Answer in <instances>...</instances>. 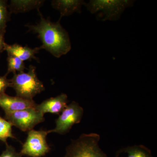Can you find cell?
Listing matches in <instances>:
<instances>
[{
	"label": "cell",
	"instance_id": "1",
	"mask_svg": "<svg viewBox=\"0 0 157 157\" xmlns=\"http://www.w3.org/2000/svg\"><path fill=\"white\" fill-rule=\"evenodd\" d=\"M39 22L35 25H28L26 26L29 30L38 35L42 43L39 47L40 50L45 49L56 58L67 54L71 49V42L67 32L59 21L52 22L44 18L39 12Z\"/></svg>",
	"mask_w": 157,
	"mask_h": 157
},
{
	"label": "cell",
	"instance_id": "2",
	"mask_svg": "<svg viewBox=\"0 0 157 157\" xmlns=\"http://www.w3.org/2000/svg\"><path fill=\"white\" fill-rule=\"evenodd\" d=\"M10 81V86L14 89L17 96L33 100L36 95L45 90L44 84L37 77L36 67L30 65L27 73H14Z\"/></svg>",
	"mask_w": 157,
	"mask_h": 157
},
{
	"label": "cell",
	"instance_id": "3",
	"mask_svg": "<svg viewBox=\"0 0 157 157\" xmlns=\"http://www.w3.org/2000/svg\"><path fill=\"white\" fill-rule=\"evenodd\" d=\"M100 139V135L97 133L82 134L71 140L64 157H108L99 146Z\"/></svg>",
	"mask_w": 157,
	"mask_h": 157
},
{
	"label": "cell",
	"instance_id": "4",
	"mask_svg": "<svg viewBox=\"0 0 157 157\" xmlns=\"http://www.w3.org/2000/svg\"><path fill=\"white\" fill-rule=\"evenodd\" d=\"M84 110L79 104L73 101L59 114L56 121V127L48 131V134L56 133L63 135L67 134L76 124L80 122L83 115Z\"/></svg>",
	"mask_w": 157,
	"mask_h": 157
},
{
	"label": "cell",
	"instance_id": "5",
	"mask_svg": "<svg viewBox=\"0 0 157 157\" xmlns=\"http://www.w3.org/2000/svg\"><path fill=\"white\" fill-rule=\"evenodd\" d=\"M36 108V107H35ZM35 108H29L5 114V119L24 132H29L45 121L44 114Z\"/></svg>",
	"mask_w": 157,
	"mask_h": 157
},
{
	"label": "cell",
	"instance_id": "6",
	"mask_svg": "<svg viewBox=\"0 0 157 157\" xmlns=\"http://www.w3.org/2000/svg\"><path fill=\"white\" fill-rule=\"evenodd\" d=\"M48 131H29L25 142L23 144L20 151L22 155L31 157H41L50 151V147L46 141Z\"/></svg>",
	"mask_w": 157,
	"mask_h": 157
},
{
	"label": "cell",
	"instance_id": "7",
	"mask_svg": "<svg viewBox=\"0 0 157 157\" xmlns=\"http://www.w3.org/2000/svg\"><path fill=\"white\" fill-rule=\"evenodd\" d=\"M131 1L117 0L91 1L85 4L92 13L101 11L104 14L103 20H115L121 16L126 7L130 6Z\"/></svg>",
	"mask_w": 157,
	"mask_h": 157
},
{
	"label": "cell",
	"instance_id": "8",
	"mask_svg": "<svg viewBox=\"0 0 157 157\" xmlns=\"http://www.w3.org/2000/svg\"><path fill=\"white\" fill-rule=\"evenodd\" d=\"M37 105L33 100H27L17 96L12 97L6 93L0 94V107L5 114L29 108H35Z\"/></svg>",
	"mask_w": 157,
	"mask_h": 157
},
{
	"label": "cell",
	"instance_id": "9",
	"mask_svg": "<svg viewBox=\"0 0 157 157\" xmlns=\"http://www.w3.org/2000/svg\"><path fill=\"white\" fill-rule=\"evenodd\" d=\"M67 96L66 94H62L37 104L35 108L43 114L47 113L60 114L67 106Z\"/></svg>",
	"mask_w": 157,
	"mask_h": 157
},
{
	"label": "cell",
	"instance_id": "10",
	"mask_svg": "<svg viewBox=\"0 0 157 157\" xmlns=\"http://www.w3.org/2000/svg\"><path fill=\"white\" fill-rule=\"evenodd\" d=\"M39 50V47L32 48L17 44L9 45L6 43L4 48V51H6L8 54L17 57L23 62L29 60H37L36 57L35 55Z\"/></svg>",
	"mask_w": 157,
	"mask_h": 157
},
{
	"label": "cell",
	"instance_id": "11",
	"mask_svg": "<svg viewBox=\"0 0 157 157\" xmlns=\"http://www.w3.org/2000/svg\"><path fill=\"white\" fill-rule=\"evenodd\" d=\"M51 3L54 9L59 11L61 18L80 12L82 6L85 4L84 1L78 0H54Z\"/></svg>",
	"mask_w": 157,
	"mask_h": 157
},
{
	"label": "cell",
	"instance_id": "12",
	"mask_svg": "<svg viewBox=\"0 0 157 157\" xmlns=\"http://www.w3.org/2000/svg\"><path fill=\"white\" fill-rule=\"evenodd\" d=\"M44 2L42 0H12L8 8L11 13H25L35 9L39 10Z\"/></svg>",
	"mask_w": 157,
	"mask_h": 157
},
{
	"label": "cell",
	"instance_id": "13",
	"mask_svg": "<svg viewBox=\"0 0 157 157\" xmlns=\"http://www.w3.org/2000/svg\"><path fill=\"white\" fill-rule=\"evenodd\" d=\"M122 153L126 154V157H154L150 150L143 145H134L122 149L118 154Z\"/></svg>",
	"mask_w": 157,
	"mask_h": 157
},
{
	"label": "cell",
	"instance_id": "14",
	"mask_svg": "<svg viewBox=\"0 0 157 157\" xmlns=\"http://www.w3.org/2000/svg\"><path fill=\"white\" fill-rule=\"evenodd\" d=\"M8 62V70L6 75H8L9 73H18L24 72L26 69L25 64L23 61L17 57L13 56L11 55L8 54L7 58Z\"/></svg>",
	"mask_w": 157,
	"mask_h": 157
},
{
	"label": "cell",
	"instance_id": "15",
	"mask_svg": "<svg viewBox=\"0 0 157 157\" xmlns=\"http://www.w3.org/2000/svg\"><path fill=\"white\" fill-rule=\"evenodd\" d=\"M11 123L0 116V140L7 144L8 138L16 139L12 133V127Z\"/></svg>",
	"mask_w": 157,
	"mask_h": 157
},
{
	"label": "cell",
	"instance_id": "16",
	"mask_svg": "<svg viewBox=\"0 0 157 157\" xmlns=\"http://www.w3.org/2000/svg\"><path fill=\"white\" fill-rule=\"evenodd\" d=\"M8 6L6 1L0 0V33L5 34L9 19Z\"/></svg>",
	"mask_w": 157,
	"mask_h": 157
},
{
	"label": "cell",
	"instance_id": "17",
	"mask_svg": "<svg viewBox=\"0 0 157 157\" xmlns=\"http://www.w3.org/2000/svg\"><path fill=\"white\" fill-rule=\"evenodd\" d=\"M6 149L3 152L0 157H22L20 153L17 152L13 146L9 145L8 144H6Z\"/></svg>",
	"mask_w": 157,
	"mask_h": 157
},
{
	"label": "cell",
	"instance_id": "18",
	"mask_svg": "<svg viewBox=\"0 0 157 157\" xmlns=\"http://www.w3.org/2000/svg\"><path fill=\"white\" fill-rule=\"evenodd\" d=\"M7 76L6 74L5 76H0V94L5 93L7 88L10 86V81Z\"/></svg>",
	"mask_w": 157,
	"mask_h": 157
},
{
	"label": "cell",
	"instance_id": "19",
	"mask_svg": "<svg viewBox=\"0 0 157 157\" xmlns=\"http://www.w3.org/2000/svg\"><path fill=\"white\" fill-rule=\"evenodd\" d=\"M5 34L0 33V53H2L4 51L5 45L6 42H5Z\"/></svg>",
	"mask_w": 157,
	"mask_h": 157
}]
</instances>
